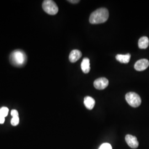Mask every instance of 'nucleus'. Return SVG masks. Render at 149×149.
<instances>
[{
    "label": "nucleus",
    "mask_w": 149,
    "mask_h": 149,
    "mask_svg": "<svg viewBox=\"0 0 149 149\" xmlns=\"http://www.w3.org/2000/svg\"><path fill=\"white\" fill-rule=\"evenodd\" d=\"M108 17V10L106 8H100L91 13L89 21L91 24H100L106 22Z\"/></svg>",
    "instance_id": "1"
},
{
    "label": "nucleus",
    "mask_w": 149,
    "mask_h": 149,
    "mask_svg": "<svg viewBox=\"0 0 149 149\" xmlns=\"http://www.w3.org/2000/svg\"><path fill=\"white\" fill-rule=\"evenodd\" d=\"M27 60L25 53L21 50H15L11 53L10 61L12 65L17 67H21L24 65Z\"/></svg>",
    "instance_id": "2"
},
{
    "label": "nucleus",
    "mask_w": 149,
    "mask_h": 149,
    "mask_svg": "<svg viewBox=\"0 0 149 149\" xmlns=\"http://www.w3.org/2000/svg\"><path fill=\"white\" fill-rule=\"evenodd\" d=\"M43 10L50 15H55L57 14L59 8L56 3L52 0L44 1L42 4Z\"/></svg>",
    "instance_id": "3"
},
{
    "label": "nucleus",
    "mask_w": 149,
    "mask_h": 149,
    "mask_svg": "<svg viewBox=\"0 0 149 149\" xmlns=\"http://www.w3.org/2000/svg\"><path fill=\"white\" fill-rule=\"evenodd\" d=\"M125 100L130 106L136 108L139 106L141 103L140 97L137 93L133 92H130L125 95Z\"/></svg>",
    "instance_id": "4"
},
{
    "label": "nucleus",
    "mask_w": 149,
    "mask_h": 149,
    "mask_svg": "<svg viewBox=\"0 0 149 149\" xmlns=\"http://www.w3.org/2000/svg\"><path fill=\"white\" fill-rule=\"evenodd\" d=\"M93 85L96 89L102 90L106 88L109 85V81L105 77H100L95 81Z\"/></svg>",
    "instance_id": "5"
},
{
    "label": "nucleus",
    "mask_w": 149,
    "mask_h": 149,
    "mask_svg": "<svg viewBox=\"0 0 149 149\" xmlns=\"http://www.w3.org/2000/svg\"><path fill=\"white\" fill-rule=\"evenodd\" d=\"M149 66V61L148 60L145 59H140L134 65L135 69L139 71H144Z\"/></svg>",
    "instance_id": "6"
},
{
    "label": "nucleus",
    "mask_w": 149,
    "mask_h": 149,
    "mask_svg": "<svg viewBox=\"0 0 149 149\" xmlns=\"http://www.w3.org/2000/svg\"><path fill=\"white\" fill-rule=\"evenodd\" d=\"M125 141L131 148L136 149L139 146V142L136 137L132 135H127L125 136Z\"/></svg>",
    "instance_id": "7"
},
{
    "label": "nucleus",
    "mask_w": 149,
    "mask_h": 149,
    "mask_svg": "<svg viewBox=\"0 0 149 149\" xmlns=\"http://www.w3.org/2000/svg\"><path fill=\"white\" fill-rule=\"evenodd\" d=\"M82 53L79 50H73L69 55V60L71 63H75L81 58Z\"/></svg>",
    "instance_id": "8"
},
{
    "label": "nucleus",
    "mask_w": 149,
    "mask_h": 149,
    "mask_svg": "<svg viewBox=\"0 0 149 149\" xmlns=\"http://www.w3.org/2000/svg\"><path fill=\"white\" fill-rule=\"evenodd\" d=\"M81 68L82 71L84 73L87 74L90 71V59L87 58H85L83 59L81 64Z\"/></svg>",
    "instance_id": "9"
},
{
    "label": "nucleus",
    "mask_w": 149,
    "mask_h": 149,
    "mask_svg": "<svg viewBox=\"0 0 149 149\" xmlns=\"http://www.w3.org/2000/svg\"><path fill=\"white\" fill-rule=\"evenodd\" d=\"M84 104L88 109L91 110L95 107V101L90 96H86L84 98Z\"/></svg>",
    "instance_id": "10"
},
{
    "label": "nucleus",
    "mask_w": 149,
    "mask_h": 149,
    "mask_svg": "<svg viewBox=\"0 0 149 149\" xmlns=\"http://www.w3.org/2000/svg\"><path fill=\"white\" fill-rule=\"evenodd\" d=\"M131 58V55L130 54H127L125 55L118 54L116 56V58L118 61L122 64H128L130 61Z\"/></svg>",
    "instance_id": "11"
},
{
    "label": "nucleus",
    "mask_w": 149,
    "mask_h": 149,
    "mask_svg": "<svg viewBox=\"0 0 149 149\" xmlns=\"http://www.w3.org/2000/svg\"><path fill=\"white\" fill-rule=\"evenodd\" d=\"M149 45V38L147 37H143L140 38L139 40V48L142 49H145L148 47Z\"/></svg>",
    "instance_id": "12"
},
{
    "label": "nucleus",
    "mask_w": 149,
    "mask_h": 149,
    "mask_svg": "<svg viewBox=\"0 0 149 149\" xmlns=\"http://www.w3.org/2000/svg\"><path fill=\"white\" fill-rule=\"evenodd\" d=\"M9 109L7 107H2L0 109V117L5 118L8 113Z\"/></svg>",
    "instance_id": "13"
},
{
    "label": "nucleus",
    "mask_w": 149,
    "mask_h": 149,
    "mask_svg": "<svg viewBox=\"0 0 149 149\" xmlns=\"http://www.w3.org/2000/svg\"><path fill=\"white\" fill-rule=\"evenodd\" d=\"M19 122V118L18 117H13L11 119V124L13 126H16L17 125Z\"/></svg>",
    "instance_id": "14"
},
{
    "label": "nucleus",
    "mask_w": 149,
    "mask_h": 149,
    "mask_svg": "<svg viewBox=\"0 0 149 149\" xmlns=\"http://www.w3.org/2000/svg\"><path fill=\"white\" fill-rule=\"evenodd\" d=\"M99 149H112V147L111 144L104 143L102 144Z\"/></svg>",
    "instance_id": "15"
},
{
    "label": "nucleus",
    "mask_w": 149,
    "mask_h": 149,
    "mask_svg": "<svg viewBox=\"0 0 149 149\" xmlns=\"http://www.w3.org/2000/svg\"><path fill=\"white\" fill-rule=\"evenodd\" d=\"M11 116L13 117H18V112L15 109H13V110H12L11 111Z\"/></svg>",
    "instance_id": "16"
},
{
    "label": "nucleus",
    "mask_w": 149,
    "mask_h": 149,
    "mask_svg": "<svg viewBox=\"0 0 149 149\" xmlns=\"http://www.w3.org/2000/svg\"><path fill=\"white\" fill-rule=\"evenodd\" d=\"M68 1L71 3H77L80 2L79 0H70V1Z\"/></svg>",
    "instance_id": "17"
},
{
    "label": "nucleus",
    "mask_w": 149,
    "mask_h": 149,
    "mask_svg": "<svg viewBox=\"0 0 149 149\" xmlns=\"http://www.w3.org/2000/svg\"><path fill=\"white\" fill-rule=\"evenodd\" d=\"M5 121V118L0 117V124H3Z\"/></svg>",
    "instance_id": "18"
}]
</instances>
